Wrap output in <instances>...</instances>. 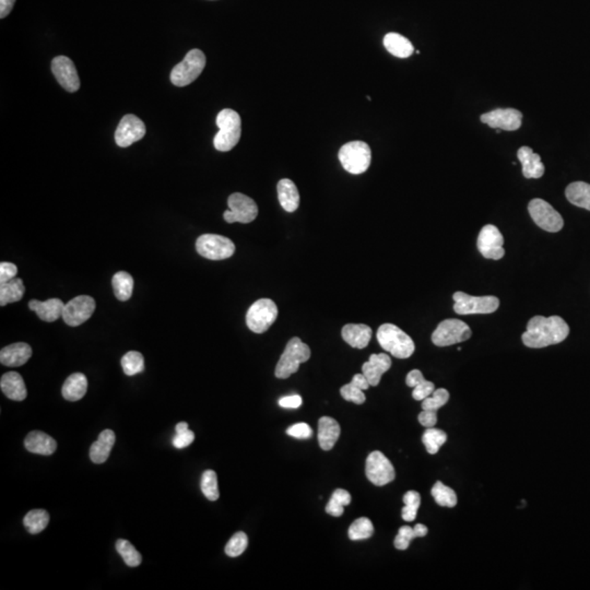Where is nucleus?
Masks as SVG:
<instances>
[{"label":"nucleus","instance_id":"nucleus-25","mask_svg":"<svg viewBox=\"0 0 590 590\" xmlns=\"http://www.w3.org/2000/svg\"><path fill=\"white\" fill-rule=\"evenodd\" d=\"M24 446L30 453L43 456L53 455L57 449L56 440L40 431L29 433L24 440Z\"/></svg>","mask_w":590,"mask_h":590},{"label":"nucleus","instance_id":"nucleus-20","mask_svg":"<svg viewBox=\"0 0 590 590\" xmlns=\"http://www.w3.org/2000/svg\"><path fill=\"white\" fill-rule=\"evenodd\" d=\"M32 356V349L28 344L18 342L5 346L0 351V362L9 367H18L26 364Z\"/></svg>","mask_w":590,"mask_h":590},{"label":"nucleus","instance_id":"nucleus-4","mask_svg":"<svg viewBox=\"0 0 590 590\" xmlns=\"http://www.w3.org/2000/svg\"><path fill=\"white\" fill-rule=\"evenodd\" d=\"M310 358V346L298 337H294L289 341L285 352L278 362L276 376L281 379L289 378L291 375L298 371L300 364L308 362Z\"/></svg>","mask_w":590,"mask_h":590},{"label":"nucleus","instance_id":"nucleus-53","mask_svg":"<svg viewBox=\"0 0 590 590\" xmlns=\"http://www.w3.org/2000/svg\"><path fill=\"white\" fill-rule=\"evenodd\" d=\"M351 384H353L354 386L358 387V388L362 390H367L371 386L367 377L364 376L363 373L362 374L354 375L351 381Z\"/></svg>","mask_w":590,"mask_h":590},{"label":"nucleus","instance_id":"nucleus-41","mask_svg":"<svg viewBox=\"0 0 590 590\" xmlns=\"http://www.w3.org/2000/svg\"><path fill=\"white\" fill-rule=\"evenodd\" d=\"M116 550H118V555L122 557L124 562L130 568H136V566L141 565L143 557L128 540H118Z\"/></svg>","mask_w":590,"mask_h":590},{"label":"nucleus","instance_id":"nucleus-19","mask_svg":"<svg viewBox=\"0 0 590 590\" xmlns=\"http://www.w3.org/2000/svg\"><path fill=\"white\" fill-rule=\"evenodd\" d=\"M392 367V359L385 353L372 354L369 360L363 364L362 373L367 377L371 386H377L383 374Z\"/></svg>","mask_w":590,"mask_h":590},{"label":"nucleus","instance_id":"nucleus-46","mask_svg":"<svg viewBox=\"0 0 590 590\" xmlns=\"http://www.w3.org/2000/svg\"><path fill=\"white\" fill-rule=\"evenodd\" d=\"M448 400H449V392L444 388H438L434 390L431 396L422 400V409L438 411L440 408L447 404Z\"/></svg>","mask_w":590,"mask_h":590},{"label":"nucleus","instance_id":"nucleus-38","mask_svg":"<svg viewBox=\"0 0 590 590\" xmlns=\"http://www.w3.org/2000/svg\"><path fill=\"white\" fill-rule=\"evenodd\" d=\"M373 534H374V526L367 517L356 519V522L350 526L348 532L349 538L352 541L369 539Z\"/></svg>","mask_w":590,"mask_h":590},{"label":"nucleus","instance_id":"nucleus-45","mask_svg":"<svg viewBox=\"0 0 590 590\" xmlns=\"http://www.w3.org/2000/svg\"><path fill=\"white\" fill-rule=\"evenodd\" d=\"M247 545H248V538H247L246 534L242 532H237L228 542L227 547H225V553L230 557H239L244 553Z\"/></svg>","mask_w":590,"mask_h":590},{"label":"nucleus","instance_id":"nucleus-54","mask_svg":"<svg viewBox=\"0 0 590 590\" xmlns=\"http://www.w3.org/2000/svg\"><path fill=\"white\" fill-rule=\"evenodd\" d=\"M15 3V0H0V18H6L11 13Z\"/></svg>","mask_w":590,"mask_h":590},{"label":"nucleus","instance_id":"nucleus-17","mask_svg":"<svg viewBox=\"0 0 590 590\" xmlns=\"http://www.w3.org/2000/svg\"><path fill=\"white\" fill-rule=\"evenodd\" d=\"M481 122L494 129L514 131L522 126L523 114L515 109H496L481 115Z\"/></svg>","mask_w":590,"mask_h":590},{"label":"nucleus","instance_id":"nucleus-44","mask_svg":"<svg viewBox=\"0 0 590 590\" xmlns=\"http://www.w3.org/2000/svg\"><path fill=\"white\" fill-rule=\"evenodd\" d=\"M201 491L209 501H216L219 499L220 493L218 488V478L214 470L205 471L201 477Z\"/></svg>","mask_w":590,"mask_h":590},{"label":"nucleus","instance_id":"nucleus-51","mask_svg":"<svg viewBox=\"0 0 590 590\" xmlns=\"http://www.w3.org/2000/svg\"><path fill=\"white\" fill-rule=\"evenodd\" d=\"M419 422L425 428H434L438 423V413L434 410H423L419 415Z\"/></svg>","mask_w":590,"mask_h":590},{"label":"nucleus","instance_id":"nucleus-13","mask_svg":"<svg viewBox=\"0 0 590 590\" xmlns=\"http://www.w3.org/2000/svg\"><path fill=\"white\" fill-rule=\"evenodd\" d=\"M365 473L372 484L377 486L390 484L396 477L394 465L390 459L378 450L369 454L367 457Z\"/></svg>","mask_w":590,"mask_h":590},{"label":"nucleus","instance_id":"nucleus-16","mask_svg":"<svg viewBox=\"0 0 590 590\" xmlns=\"http://www.w3.org/2000/svg\"><path fill=\"white\" fill-rule=\"evenodd\" d=\"M147 129L145 122L135 115H125L118 124L115 131V141L118 147L127 148L141 141L145 137Z\"/></svg>","mask_w":590,"mask_h":590},{"label":"nucleus","instance_id":"nucleus-42","mask_svg":"<svg viewBox=\"0 0 590 590\" xmlns=\"http://www.w3.org/2000/svg\"><path fill=\"white\" fill-rule=\"evenodd\" d=\"M122 367L127 376H134L145 371V359L141 352L129 351L122 356Z\"/></svg>","mask_w":590,"mask_h":590},{"label":"nucleus","instance_id":"nucleus-10","mask_svg":"<svg viewBox=\"0 0 590 590\" xmlns=\"http://www.w3.org/2000/svg\"><path fill=\"white\" fill-rule=\"evenodd\" d=\"M470 327L459 319L442 321L432 335L433 344L438 346H448L461 344L470 338Z\"/></svg>","mask_w":590,"mask_h":590},{"label":"nucleus","instance_id":"nucleus-18","mask_svg":"<svg viewBox=\"0 0 590 590\" xmlns=\"http://www.w3.org/2000/svg\"><path fill=\"white\" fill-rule=\"evenodd\" d=\"M51 72L58 83L66 91L72 93L79 90V76L72 59L66 56L55 57L51 61Z\"/></svg>","mask_w":590,"mask_h":590},{"label":"nucleus","instance_id":"nucleus-34","mask_svg":"<svg viewBox=\"0 0 590 590\" xmlns=\"http://www.w3.org/2000/svg\"><path fill=\"white\" fill-rule=\"evenodd\" d=\"M428 527H425L422 524H417L415 528H411L410 526H404L400 528L398 532L397 537L394 538V548L398 550H407L409 548L410 542L413 541L415 538L425 537L428 534Z\"/></svg>","mask_w":590,"mask_h":590},{"label":"nucleus","instance_id":"nucleus-49","mask_svg":"<svg viewBox=\"0 0 590 590\" xmlns=\"http://www.w3.org/2000/svg\"><path fill=\"white\" fill-rule=\"evenodd\" d=\"M17 273H18V268L15 264L7 262H3L0 264V283L13 280Z\"/></svg>","mask_w":590,"mask_h":590},{"label":"nucleus","instance_id":"nucleus-35","mask_svg":"<svg viewBox=\"0 0 590 590\" xmlns=\"http://www.w3.org/2000/svg\"><path fill=\"white\" fill-rule=\"evenodd\" d=\"M113 290L115 296L122 302L129 300L133 295L134 279L129 273L126 271H120L115 273L112 280Z\"/></svg>","mask_w":590,"mask_h":590},{"label":"nucleus","instance_id":"nucleus-36","mask_svg":"<svg viewBox=\"0 0 590 590\" xmlns=\"http://www.w3.org/2000/svg\"><path fill=\"white\" fill-rule=\"evenodd\" d=\"M49 515L45 509H33L29 511L23 519V525L30 534H38L49 526Z\"/></svg>","mask_w":590,"mask_h":590},{"label":"nucleus","instance_id":"nucleus-48","mask_svg":"<svg viewBox=\"0 0 590 590\" xmlns=\"http://www.w3.org/2000/svg\"><path fill=\"white\" fill-rule=\"evenodd\" d=\"M287 434L298 440H308L313 436V430L306 423H296L287 430Z\"/></svg>","mask_w":590,"mask_h":590},{"label":"nucleus","instance_id":"nucleus-7","mask_svg":"<svg viewBox=\"0 0 590 590\" xmlns=\"http://www.w3.org/2000/svg\"><path fill=\"white\" fill-rule=\"evenodd\" d=\"M453 298L455 301L454 310L459 315L492 314L500 308V300L493 295L472 296L465 292H456Z\"/></svg>","mask_w":590,"mask_h":590},{"label":"nucleus","instance_id":"nucleus-5","mask_svg":"<svg viewBox=\"0 0 590 590\" xmlns=\"http://www.w3.org/2000/svg\"><path fill=\"white\" fill-rule=\"evenodd\" d=\"M339 160L346 172L362 174L367 172L372 160L371 148L363 141H351L341 147Z\"/></svg>","mask_w":590,"mask_h":590},{"label":"nucleus","instance_id":"nucleus-26","mask_svg":"<svg viewBox=\"0 0 590 590\" xmlns=\"http://www.w3.org/2000/svg\"><path fill=\"white\" fill-rule=\"evenodd\" d=\"M340 436V425L335 419L323 417L318 422V442L321 449L330 450Z\"/></svg>","mask_w":590,"mask_h":590},{"label":"nucleus","instance_id":"nucleus-30","mask_svg":"<svg viewBox=\"0 0 590 590\" xmlns=\"http://www.w3.org/2000/svg\"><path fill=\"white\" fill-rule=\"evenodd\" d=\"M406 383H407L408 386L413 387V397L417 401L424 400L436 390V385L426 381L419 369H413V371L410 372L409 374L407 375V378H406Z\"/></svg>","mask_w":590,"mask_h":590},{"label":"nucleus","instance_id":"nucleus-32","mask_svg":"<svg viewBox=\"0 0 590 590\" xmlns=\"http://www.w3.org/2000/svg\"><path fill=\"white\" fill-rule=\"evenodd\" d=\"M565 195L571 204L590 212V184L574 182L566 187Z\"/></svg>","mask_w":590,"mask_h":590},{"label":"nucleus","instance_id":"nucleus-28","mask_svg":"<svg viewBox=\"0 0 590 590\" xmlns=\"http://www.w3.org/2000/svg\"><path fill=\"white\" fill-rule=\"evenodd\" d=\"M115 433L112 430L103 431L99 436L97 442L92 444L90 448V458L95 463H103L107 461L111 450L115 444Z\"/></svg>","mask_w":590,"mask_h":590},{"label":"nucleus","instance_id":"nucleus-40","mask_svg":"<svg viewBox=\"0 0 590 590\" xmlns=\"http://www.w3.org/2000/svg\"><path fill=\"white\" fill-rule=\"evenodd\" d=\"M446 440H447L446 433L438 429L428 428L422 436L423 444L431 455H436L440 448L445 444Z\"/></svg>","mask_w":590,"mask_h":590},{"label":"nucleus","instance_id":"nucleus-55","mask_svg":"<svg viewBox=\"0 0 590 590\" xmlns=\"http://www.w3.org/2000/svg\"><path fill=\"white\" fill-rule=\"evenodd\" d=\"M175 430H176V433L185 432V431L189 430V424H187V423H186V422L178 423V424L176 425Z\"/></svg>","mask_w":590,"mask_h":590},{"label":"nucleus","instance_id":"nucleus-33","mask_svg":"<svg viewBox=\"0 0 590 590\" xmlns=\"http://www.w3.org/2000/svg\"><path fill=\"white\" fill-rule=\"evenodd\" d=\"M24 294V285L20 278H13L8 282L0 283V305L19 302Z\"/></svg>","mask_w":590,"mask_h":590},{"label":"nucleus","instance_id":"nucleus-43","mask_svg":"<svg viewBox=\"0 0 590 590\" xmlns=\"http://www.w3.org/2000/svg\"><path fill=\"white\" fill-rule=\"evenodd\" d=\"M405 507L402 509V519L406 522H413L417 518V511L420 507L421 495L417 491H408L404 495Z\"/></svg>","mask_w":590,"mask_h":590},{"label":"nucleus","instance_id":"nucleus-2","mask_svg":"<svg viewBox=\"0 0 590 590\" xmlns=\"http://www.w3.org/2000/svg\"><path fill=\"white\" fill-rule=\"evenodd\" d=\"M216 126L219 127V133L214 136V148L221 152L232 150L242 135V120L239 113L224 109L216 116Z\"/></svg>","mask_w":590,"mask_h":590},{"label":"nucleus","instance_id":"nucleus-21","mask_svg":"<svg viewBox=\"0 0 590 590\" xmlns=\"http://www.w3.org/2000/svg\"><path fill=\"white\" fill-rule=\"evenodd\" d=\"M517 158L522 163L523 175L526 178H540L545 174V166L540 155L534 153L532 148L522 147L517 152Z\"/></svg>","mask_w":590,"mask_h":590},{"label":"nucleus","instance_id":"nucleus-8","mask_svg":"<svg viewBox=\"0 0 590 590\" xmlns=\"http://www.w3.org/2000/svg\"><path fill=\"white\" fill-rule=\"evenodd\" d=\"M278 317V308L270 298H260L250 306L246 314L247 327L255 333H262L270 328Z\"/></svg>","mask_w":590,"mask_h":590},{"label":"nucleus","instance_id":"nucleus-12","mask_svg":"<svg viewBox=\"0 0 590 590\" xmlns=\"http://www.w3.org/2000/svg\"><path fill=\"white\" fill-rule=\"evenodd\" d=\"M528 212L538 227L547 232L557 233L561 231L564 221L561 214L549 202L543 199H532L528 205Z\"/></svg>","mask_w":590,"mask_h":590},{"label":"nucleus","instance_id":"nucleus-27","mask_svg":"<svg viewBox=\"0 0 590 590\" xmlns=\"http://www.w3.org/2000/svg\"><path fill=\"white\" fill-rule=\"evenodd\" d=\"M277 189L279 202L285 212H296L300 206V193L296 185L291 180L283 178L278 183Z\"/></svg>","mask_w":590,"mask_h":590},{"label":"nucleus","instance_id":"nucleus-14","mask_svg":"<svg viewBox=\"0 0 590 590\" xmlns=\"http://www.w3.org/2000/svg\"><path fill=\"white\" fill-rule=\"evenodd\" d=\"M95 310V298L89 295H79L65 304L63 318L67 325L77 327L86 323L93 315Z\"/></svg>","mask_w":590,"mask_h":590},{"label":"nucleus","instance_id":"nucleus-15","mask_svg":"<svg viewBox=\"0 0 590 590\" xmlns=\"http://www.w3.org/2000/svg\"><path fill=\"white\" fill-rule=\"evenodd\" d=\"M478 250L484 258L499 260L504 257V237L495 225H484L479 233Z\"/></svg>","mask_w":590,"mask_h":590},{"label":"nucleus","instance_id":"nucleus-29","mask_svg":"<svg viewBox=\"0 0 590 590\" xmlns=\"http://www.w3.org/2000/svg\"><path fill=\"white\" fill-rule=\"evenodd\" d=\"M88 379L81 373H74L70 375L64 383L61 394L68 401H78L87 394Z\"/></svg>","mask_w":590,"mask_h":590},{"label":"nucleus","instance_id":"nucleus-24","mask_svg":"<svg viewBox=\"0 0 590 590\" xmlns=\"http://www.w3.org/2000/svg\"><path fill=\"white\" fill-rule=\"evenodd\" d=\"M30 310H34L36 315L41 318L42 321L47 323H53L57 321L64 312L65 303L59 298H49L45 302L32 300L29 303Z\"/></svg>","mask_w":590,"mask_h":590},{"label":"nucleus","instance_id":"nucleus-50","mask_svg":"<svg viewBox=\"0 0 590 590\" xmlns=\"http://www.w3.org/2000/svg\"><path fill=\"white\" fill-rule=\"evenodd\" d=\"M193 440H195V434L191 430L185 431L183 433H176V436L173 438V445L174 447L182 449V448L191 445Z\"/></svg>","mask_w":590,"mask_h":590},{"label":"nucleus","instance_id":"nucleus-11","mask_svg":"<svg viewBox=\"0 0 590 590\" xmlns=\"http://www.w3.org/2000/svg\"><path fill=\"white\" fill-rule=\"evenodd\" d=\"M229 210L224 212L223 218L228 223H250L258 216V207L250 197L244 193H232L228 199Z\"/></svg>","mask_w":590,"mask_h":590},{"label":"nucleus","instance_id":"nucleus-47","mask_svg":"<svg viewBox=\"0 0 590 590\" xmlns=\"http://www.w3.org/2000/svg\"><path fill=\"white\" fill-rule=\"evenodd\" d=\"M364 390H360L358 387L354 386L351 383L344 385L341 387L340 394L346 401H352L356 405H362L367 400Z\"/></svg>","mask_w":590,"mask_h":590},{"label":"nucleus","instance_id":"nucleus-1","mask_svg":"<svg viewBox=\"0 0 590 590\" xmlns=\"http://www.w3.org/2000/svg\"><path fill=\"white\" fill-rule=\"evenodd\" d=\"M570 327L560 316H534L527 325L522 339L528 348L540 349L561 344L568 338Z\"/></svg>","mask_w":590,"mask_h":590},{"label":"nucleus","instance_id":"nucleus-3","mask_svg":"<svg viewBox=\"0 0 590 590\" xmlns=\"http://www.w3.org/2000/svg\"><path fill=\"white\" fill-rule=\"evenodd\" d=\"M377 340L385 351L397 359H408L415 350V342L394 324H384L377 330Z\"/></svg>","mask_w":590,"mask_h":590},{"label":"nucleus","instance_id":"nucleus-22","mask_svg":"<svg viewBox=\"0 0 590 590\" xmlns=\"http://www.w3.org/2000/svg\"><path fill=\"white\" fill-rule=\"evenodd\" d=\"M0 387L6 397L15 401H22L28 396L26 384L17 372H8L0 379Z\"/></svg>","mask_w":590,"mask_h":590},{"label":"nucleus","instance_id":"nucleus-31","mask_svg":"<svg viewBox=\"0 0 590 590\" xmlns=\"http://www.w3.org/2000/svg\"><path fill=\"white\" fill-rule=\"evenodd\" d=\"M384 46L387 51L398 58H408L415 51L411 42L398 33L386 34L384 38Z\"/></svg>","mask_w":590,"mask_h":590},{"label":"nucleus","instance_id":"nucleus-39","mask_svg":"<svg viewBox=\"0 0 590 590\" xmlns=\"http://www.w3.org/2000/svg\"><path fill=\"white\" fill-rule=\"evenodd\" d=\"M432 496L440 507H455L457 505V495L455 491L440 481L433 486Z\"/></svg>","mask_w":590,"mask_h":590},{"label":"nucleus","instance_id":"nucleus-52","mask_svg":"<svg viewBox=\"0 0 590 590\" xmlns=\"http://www.w3.org/2000/svg\"><path fill=\"white\" fill-rule=\"evenodd\" d=\"M303 400L298 394H292V396H287V397L281 398L279 400V406L287 409H298L302 406Z\"/></svg>","mask_w":590,"mask_h":590},{"label":"nucleus","instance_id":"nucleus-23","mask_svg":"<svg viewBox=\"0 0 590 590\" xmlns=\"http://www.w3.org/2000/svg\"><path fill=\"white\" fill-rule=\"evenodd\" d=\"M342 338L349 346L356 349L367 348L372 338V329L364 324H346L341 331Z\"/></svg>","mask_w":590,"mask_h":590},{"label":"nucleus","instance_id":"nucleus-37","mask_svg":"<svg viewBox=\"0 0 590 590\" xmlns=\"http://www.w3.org/2000/svg\"><path fill=\"white\" fill-rule=\"evenodd\" d=\"M351 503V495L344 488H338L333 492L330 501L326 507V511L333 517H340L344 514V507Z\"/></svg>","mask_w":590,"mask_h":590},{"label":"nucleus","instance_id":"nucleus-9","mask_svg":"<svg viewBox=\"0 0 590 590\" xmlns=\"http://www.w3.org/2000/svg\"><path fill=\"white\" fill-rule=\"evenodd\" d=\"M196 250L207 260H223L233 256L235 245L231 239L222 235L204 234L197 239Z\"/></svg>","mask_w":590,"mask_h":590},{"label":"nucleus","instance_id":"nucleus-6","mask_svg":"<svg viewBox=\"0 0 590 590\" xmlns=\"http://www.w3.org/2000/svg\"><path fill=\"white\" fill-rule=\"evenodd\" d=\"M206 56L200 49H191L182 63L170 72V81L176 87H186L200 76L206 67Z\"/></svg>","mask_w":590,"mask_h":590}]
</instances>
